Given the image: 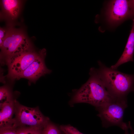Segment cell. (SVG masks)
Returning a JSON list of instances; mask_svg holds the SVG:
<instances>
[{
	"instance_id": "16",
	"label": "cell",
	"mask_w": 134,
	"mask_h": 134,
	"mask_svg": "<svg viewBox=\"0 0 134 134\" xmlns=\"http://www.w3.org/2000/svg\"><path fill=\"white\" fill-rule=\"evenodd\" d=\"M0 134H17V128H7L0 129Z\"/></svg>"
},
{
	"instance_id": "7",
	"label": "cell",
	"mask_w": 134,
	"mask_h": 134,
	"mask_svg": "<svg viewBox=\"0 0 134 134\" xmlns=\"http://www.w3.org/2000/svg\"><path fill=\"white\" fill-rule=\"evenodd\" d=\"M132 15L130 1L126 0L111 1L106 12L107 20L112 24L119 22Z\"/></svg>"
},
{
	"instance_id": "20",
	"label": "cell",
	"mask_w": 134,
	"mask_h": 134,
	"mask_svg": "<svg viewBox=\"0 0 134 134\" xmlns=\"http://www.w3.org/2000/svg\"></svg>"
},
{
	"instance_id": "14",
	"label": "cell",
	"mask_w": 134,
	"mask_h": 134,
	"mask_svg": "<svg viewBox=\"0 0 134 134\" xmlns=\"http://www.w3.org/2000/svg\"><path fill=\"white\" fill-rule=\"evenodd\" d=\"M17 134H41L42 129L27 127L17 128Z\"/></svg>"
},
{
	"instance_id": "12",
	"label": "cell",
	"mask_w": 134,
	"mask_h": 134,
	"mask_svg": "<svg viewBox=\"0 0 134 134\" xmlns=\"http://www.w3.org/2000/svg\"><path fill=\"white\" fill-rule=\"evenodd\" d=\"M12 99L11 92L7 87H1L0 89V104L10 102Z\"/></svg>"
},
{
	"instance_id": "17",
	"label": "cell",
	"mask_w": 134,
	"mask_h": 134,
	"mask_svg": "<svg viewBox=\"0 0 134 134\" xmlns=\"http://www.w3.org/2000/svg\"><path fill=\"white\" fill-rule=\"evenodd\" d=\"M7 30L2 28L0 29V46L1 47L5 37Z\"/></svg>"
},
{
	"instance_id": "6",
	"label": "cell",
	"mask_w": 134,
	"mask_h": 134,
	"mask_svg": "<svg viewBox=\"0 0 134 134\" xmlns=\"http://www.w3.org/2000/svg\"><path fill=\"white\" fill-rule=\"evenodd\" d=\"M39 53L29 50L15 55L6 61L8 66V76L12 79H18L19 76L39 56Z\"/></svg>"
},
{
	"instance_id": "8",
	"label": "cell",
	"mask_w": 134,
	"mask_h": 134,
	"mask_svg": "<svg viewBox=\"0 0 134 134\" xmlns=\"http://www.w3.org/2000/svg\"><path fill=\"white\" fill-rule=\"evenodd\" d=\"M46 54L45 49L41 50L39 56L19 76L18 79L25 78L34 82L41 76L50 73L51 70L47 68L45 63Z\"/></svg>"
},
{
	"instance_id": "1",
	"label": "cell",
	"mask_w": 134,
	"mask_h": 134,
	"mask_svg": "<svg viewBox=\"0 0 134 134\" xmlns=\"http://www.w3.org/2000/svg\"><path fill=\"white\" fill-rule=\"evenodd\" d=\"M89 74L87 81L74 93L70 101L71 104L85 103L96 108L115 97L108 91L94 67L90 68Z\"/></svg>"
},
{
	"instance_id": "3",
	"label": "cell",
	"mask_w": 134,
	"mask_h": 134,
	"mask_svg": "<svg viewBox=\"0 0 134 134\" xmlns=\"http://www.w3.org/2000/svg\"><path fill=\"white\" fill-rule=\"evenodd\" d=\"M127 98L114 97L102 106L96 108L97 116L100 119L102 126L107 128L116 126L125 130L129 128L128 124L123 121L124 111L127 107Z\"/></svg>"
},
{
	"instance_id": "13",
	"label": "cell",
	"mask_w": 134,
	"mask_h": 134,
	"mask_svg": "<svg viewBox=\"0 0 134 134\" xmlns=\"http://www.w3.org/2000/svg\"><path fill=\"white\" fill-rule=\"evenodd\" d=\"M61 131L60 129L49 122L42 129L41 134H61Z\"/></svg>"
},
{
	"instance_id": "9",
	"label": "cell",
	"mask_w": 134,
	"mask_h": 134,
	"mask_svg": "<svg viewBox=\"0 0 134 134\" xmlns=\"http://www.w3.org/2000/svg\"><path fill=\"white\" fill-rule=\"evenodd\" d=\"M0 129L7 128H17L15 119V102H10L0 104Z\"/></svg>"
},
{
	"instance_id": "5",
	"label": "cell",
	"mask_w": 134,
	"mask_h": 134,
	"mask_svg": "<svg viewBox=\"0 0 134 134\" xmlns=\"http://www.w3.org/2000/svg\"><path fill=\"white\" fill-rule=\"evenodd\" d=\"M30 46L29 40L23 32L9 29L0 48L1 55L6 62L12 57L30 50Z\"/></svg>"
},
{
	"instance_id": "11",
	"label": "cell",
	"mask_w": 134,
	"mask_h": 134,
	"mask_svg": "<svg viewBox=\"0 0 134 134\" xmlns=\"http://www.w3.org/2000/svg\"><path fill=\"white\" fill-rule=\"evenodd\" d=\"M1 3L4 12L12 19H15L19 12L20 2L17 0H2Z\"/></svg>"
},
{
	"instance_id": "10",
	"label": "cell",
	"mask_w": 134,
	"mask_h": 134,
	"mask_svg": "<svg viewBox=\"0 0 134 134\" xmlns=\"http://www.w3.org/2000/svg\"><path fill=\"white\" fill-rule=\"evenodd\" d=\"M134 18L132 29L128 37L124 50L117 62L110 67L117 69L121 65L129 61H134Z\"/></svg>"
},
{
	"instance_id": "19",
	"label": "cell",
	"mask_w": 134,
	"mask_h": 134,
	"mask_svg": "<svg viewBox=\"0 0 134 134\" xmlns=\"http://www.w3.org/2000/svg\"><path fill=\"white\" fill-rule=\"evenodd\" d=\"M131 130V134H129L127 130H125V134H134V130H133L132 128H131L130 129Z\"/></svg>"
},
{
	"instance_id": "4",
	"label": "cell",
	"mask_w": 134,
	"mask_h": 134,
	"mask_svg": "<svg viewBox=\"0 0 134 134\" xmlns=\"http://www.w3.org/2000/svg\"><path fill=\"white\" fill-rule=\"evenodd\" d=\"M14 118L17 128L27 127L42 129L49 122L37 107H27L15 100Z\"/></svg>"
},
{
	"instance_id": "2",
	"label": "cell",
	"mask_w": 134,
	"mask_h": 134,
	"mask_svg": "<svg viewBox=\"0 0 134 134\" xmlns=\"http://www.w3.org/2000/svg\"><path fill=\"white\" fill-rule=\"evenodd\" d=\"M98 68H95L97 75L109 93L118 98H127L131 92H134V74L122 72L116 69L109 68L100 61Z\"/></svg>"
},
{
	"instance_id": "15",
	"label": "cell",
	"mask_w": 134,
	"mask_h": 134,
	"mask_svg": "<svg viewBox=\"0 0 134 134\" xmlns=\"http://www.w3.org/2000/svg\"><path fill=\"white\" fill-rule=\"evenodd\" d=\"M60 129L64 134H83L75 128L70 125H61Z\"/></svg>"
},
{
	"instance_id": "18",
	"label": "cell",
	"mask_w": 134,
	"mask_h": 134,
	"mask_svg": "<svg viewBox=\"0 0 134 134\" xmlns=\"http://www.w3.org/2000/svg\"><path fill=\"white\" fill-rule=\"evenodd\" d=\"M130 2L132 11L133 15H134V0H130Z\"/></svg>"
}]
</instances>
